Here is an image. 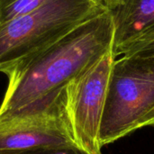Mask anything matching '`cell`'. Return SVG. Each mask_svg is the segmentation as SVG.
I'll use <instances>...</instances> for the list:
<instances>
[{
	"mask_svg": "<svg viewBox=\"0 0 154 154\" xmlns=\"http://www.w3.org/2000/svg\"><path fill=\"white\" fill-rule=\"evenodd\" d=\"M123 55L154 59V37L131 45L122 53L121 56Z\"/></svg>",
	"mask_w": 154,
	"mask_h": 154,
	"instance_id": "cell-8",
	"label": "cell"
},
{
	"mask_svg": "<svg viewBox=\"0 0 154 154\" xmlns=\"http://www.w3.org/2000/svg\"><path fill=\"white\" fill-rule=\"evenodd\" d=\"M107 10L102 0H48L0 25V72L7 75L21 62Z\"/></svg>",
	"mask_w": 154,
	"mask_h": 154,
	"instance_id": "cell-2",
	"label": "cell"
},
{
	"mask_svg": "<svg viewBox=\"0 0 154 154\" xmlns=\"http://www.w3.org/2000/svg\"><path fill=\"white\" fill-rule=\"evenodd\" d=\"M114 24L107 10L18 64L8 74L0 119L39 114L65 102L68 84L112 50Z\"/></svg>",
	"mask_w": 154,
	"mask_h": 154,
	"instance_id": "cell-1",
	"label": "cell"
},
{
	"mask_svg": "<svg viewBox=\"0 0 154 154\" xmlns=\"http://www.w3.org/2000/svg\"><path fill=\"white\" fill-rule=\"evenodd\" d=\"M59 146L78 147L67 119L65 102L46 112L0 119V154H23Z\"/></svg>",
	"mask_w": 154,
	"mask_h": 154,
	"instance_id": "cell-5",
	"label": "cell"
},
{
	"mask_svg": "<svg viewBox=\"0 0 154 154\" xmlns=\"http://www.w3.org/2000/svg\"><path fill=\"white\" fill-rule=\"evenodd\" d=\"M147 126H154V108L140 121V123L137 125L136 130Z\"/></svg>",
	"mask_w": 154,
	"mask_h": 154,
	"instance_id": "cell-10",
	"label": "cell"
},
{
	"mask_svg": "<svg viewBox=\"0 0 154 154\" xmlns=\"http://www.w3.org/2000/svg\"><path fill=\"white\" fill-rule=\"evenodd\" d=\"M115 60L108 51L66 87L65 111L73 139L88 154H102L99 129Z\"/></svg>",
	"mask_w": 154,
	"mask_h": 154,
	"instance_id": "cell-4",
	"label": "cell"
},
{
	"mask_svg": "<svg viewBox=\"0 0 154 154\" xmlns=\"http://www.w3.org/2000/svg\"><path fill=\"white\" fill-rule=\"evenodd\" d=\"M48 0H0V25L24 15Z\"/></svg>",
	"mask_w": 154,
	"mask_h": 154,
	"instance_id": "cell-7",
	"label": "cell"
},
{
	"mask_svg": "<svg viewBox=\"0 0 154 154\" xmlns=\"http://www.w3.org/2000/svg\"><path fill=\"white\" fill-rule=\"evenodd\" d=\"M111 14L116 59L131 45L154 37V0H125Z\"/></svg>",
	"mask_w": 154,
	"mask_h": 154,
	"instance_id": "cell-6",
	"label": "cell"
},
{
	"mask_svg": "<svg viewBox=\"0 0 154 154\" xmlns=\"http://www.w3.org/2000/svg\"><path fill=\"white\" fill-rule=\"evenodd\" d=\"M23 154H88L77 146H59L34 150Z\"/></svg>",
	"mask_w": 154,
	"mask_h": 154,
	"instance_id": "cell-9",
	"label": "cell"
},
{
	"mask_svg": "<svg viewBox=\"0 0 154 154\" xmlns=\"http://www.w3.org/2000/svg\"><path fill=\"white\" fill-rule=\"evenodd\" d=\"M153 108L154 59L127 55L116 59L100 123L101 146L136 131Z\"/></svg>",
	"mask_w": 154,
	"mask_h": 154,
	"instance_id": "cell-3",
	"label": "cell"
},
{
	"mask_svg": "<svg viewBox=\"0 0 154 154\" xmlns=\"http://www.w3.org/2000/svg\"><path fill=\"white\" fill-rule=\"evenodd\" d=\"M104 5L106 6V8L109 11H112L114 9H116V7H118L125 0H102Z\"/></svg>",
	"mask_w": 154,
	"mask_h": 154,
	"instance_id": "cell-11",
	"label": "cell"
}]
</instances>
